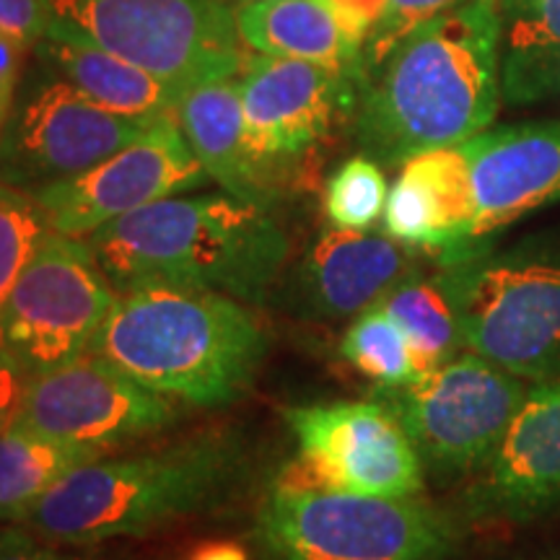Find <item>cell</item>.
<instances>
[{
	"label": "cell",
	"instance_id": "7402d4cb",
	"mask_svg": "<svg viewBox=\"0 0 560 560\" xmlns=\"http://www.w3.org/2000/svg\"><path fill=\"white\" fill-rule=\"evenodd\" d=\"M501 16V94L529 104L560 94V0H495Z\"/></svg>",
	"mask_w": 560,
	"mask_h": 560
},
{
	"label": "cell",
	"instance_id": "6da1fadb",
	"mask_svg": "<svg viewBox=\"0 0 560 560\" xmlns=\"http://www.w3.org/2000/svg\"><path fill=\"white\" fill-rule=\"evenodd\" d=\"M501 102L495 0H467L425 21L361 70L350 125L380 164L462 145L493 122Z\"/></svg>",
	"mask_w": 560,
	"mask_h": 560
},
{
	"label": "cell",
	"instance_id": "d590c367",
	"mask_svg": "<svg viewBox=\"0 0 560 560\" xmlns=\"http://www.w3.org/2000/svg\"><path fill=\"white\" fill-rule=\"evenodd\" d=\"M240 3H255V0H240Z\"/></svg>",
	"mask_w": 560,
	"mask_h": 560
},
{
	"label": "cell",
	"instance_id": "7a4b0ae2",
	"mask_svg": "<svg viewBox=\"0 0 560 560\" xmlns=\"http://www.w3.org/2000/svg\"><path fill=\"white\" fill-rule=\"evenodd\" d=\"M268 348V330L244 301L140 283L117 291L89 353L170 400L223 408L252 387Z\"/></svg>",
	"mask_w": 560,
	"mask_h": 560
},
{
	"label": "cell",
	"instance_id": "e0dca14e",
	"mask_svg": "<svg viewBox=\"0 0 560 560\" xmlns=\"http://www.w3.org/2000/svg\"><path fill=\"white\" fill-rule=\"evenodd\" d=\"M416 276V249L389 234L327 229L293 278V299L314 319H355Z\"/></svg>",
	"mask_w": 560,
	"mask_h": 560
},
{
	"label": "cell",
	"instance_id": "8fae6325",
	"mask_svg": "<svg viewBox=\"0 0 560 560\" xmlns=\"http://www.w3.org/2000/svg\"><path fill=\"white\" fill-rule=\"evenodd\" d=\"M299 457L276 488L408 499L423 488V462L380 400L310 405L285 412Z\"/></svg>",
	"mask_w": 560,
	"mask_h": 560
},
{
	"label": "cell",
	"instance_id": "4fadbf2b",
	"mask_svg": "<svg viewBox=\"0 0 560 560\" xmlns=\"http://www.w3.org/2000/svg\"><path fill=\"white\" fill-rule=\"evenodd\" d=\"M208 182L177 117L166 115L96 166L39 187L34 195L47 210L52 231L83 240L132 210L198 190Z\"/></svg>",
	"mask_w": 560,
	"mask_h": 560
},
{
	"label": "cell",
	"instance_id": "52a82bcc",
	"mask_svg": "<svg viewBox=\"0 0 560 560\" xmlns=\"http://www.w3.org/2000/svg\"><path fill=\"white\" fill-rule=\"evenodd\" d=\"M66 21L156 75L182 96L200 83L240 75L236 11L226 0H45Z\"/></svg>",
	"mask_w": 560,
	"mask_h": 560
},
{
	"label": "cell",
	"instance_id": "f546056e",
	"mask_svg": "<svg viewBox=\"0 0 560 560\" xmlns=\"http://www.w3.org/2000/svg\"><path fill=\"white\" fill-rule=\"evenodd\" d=\"M0 560H83L55 548V542L34 535L24 524L0 527Z\"/></svg>",
	"mask_w": 560,
	"mask_h": 560
},
{
	"label": "cell",
	"instance_id": "4dcf8cb0",
	"mask_svg": "<svg viewBox=\"0 0 560 560\" xmlns=\"http://www.w3.org/2000/svg\"><path fill=\"white\" fill-rule=\"evenodd\" d=\"M325 5L338 19L342 32L363 50V42L382 19L387 0H325Z\"/></svg>",
	"mask_w": 560,
	"mask_h": 560
},
{
	"label": "cell",
	"instance_id": "603a6c76",
	"mask_svg": "<svg viewBox=\"0 0 560 560\" xmlns=\"http://www.w3.org/2000/svg\"><path fill=\"white\" fill-rule=\"evenodd\" d=\"M100 446L62 444L39 433L9 425L0 433V522L24 524L70 470L100 459Z\"/></svg>",
	"mask_w": 560,
	"mask_h": 560
},
{
	"label": "cell",
	"instance_id": "d4e9b609",
	"mask_svg": "<svg viewBox=\"0 0 560 560\" xmlns=\"http://www.w3.org/2000/svg\"><path fill=\"white\" fill-rule=\"evenodd\" d=\"M340 355L380 387H400L418 376L408 338L380 304L350 322Z\"/></svg>",
	"mask_w": 560,
	"mask_h": 560
},
{
	"label": "cell",
	"instance_id": "9a60e30c",
	"mask_svg": "<svg viewBox=\"0 0 560 560\" xmlns=\"http://www.w3.org/2000/svg\"><path fill=\"white\" fill-rule=\"evenodd\" d=\"M470 493L472 514L532 522L560 509V376L527 389Z\"/></svg>",
	"mask_w": 560,
	"mask_h": 560
},
{
	"label": "cell",
	"instance_id": "836d02e7",
	"mask_svg": "<svg viewBox=\"0 0 560 560\" xmlns=\"http://www.w3.org/2000/svg\"><path fill=\"white\" fill-rule=\"evenodd\" d=\"M187 560H252L244 545L234 540H208L192 548Z\"/></svg>",
	"mask_w": 560,
	"mask_h": 560
},
{
	"label": "cell",
	"instance_id": "9c48e42d",
	"mask_svg": "<svg viewBox=\"0 0 560 560\" xmlns=\"http://www.w3.org/2000/svg\"><path fill=\"white\" fill-rule=\"evenodd\" d=\"M117 291L89 244L50 231L0 310V350L32 376L89 353Z\"/></svg>",
	"mask_w": 560,
	"mask_h": 560
},
{
	"label": "cell",
	"instance_id": "7c38bea8",
	"mask_svg": "<svg viewBox=\"0 0 560 560\" xmlns=\"http://www.w3.org/2000/svg\"><path fill=\"white\" fill-rule=\"evenodd\" d=\"M244 136L257 170L278 179L353 117L359 81L317 62L252 55L240 70Z\"/></svg>",
	"mask_w": 560,
	"mask_h": 560
},
{
	"label": "cell",
	"instance_id": "277c9868",
	"mask_svg": "<svg viewBox=\"0 0 560 560\" xmlns=\"http://www.w3.org/2000/svg\"><path fill=\"white\" fill-rule=\"evenodd\" d=\"M242 467L240 444L221 433L91 459L37 503L24 527L55 545L140 537L219 503L240 482Z\"/></svg>",
	"mask_w": 560,
	"mask_h": 560
},
{
	"label": "cell",
	"instance_id": "d6a6232c",
	"mask_svg": "<svg viewBox=\"0 0 560 560\" xmlns=\"http://www.w3.org/2000/svg\"><path fill=\"white\" fill-rule=\"evenodd\" d=\"M30 382V371L21 366L19 361H13L9 353L0 350V433L16 420Z\"/></svg>",
	"mask_w": 560,
	"mask_h": 560
},
{
	"label": "cell",
	"instance_id": "f1b7e54d",
	"mask_svg": "<svg viewBox=\"0 0 560 560\" xmlns=\"http://www.w3.org/2000/svg\"><path fill=\"white\" fill-rule=\"evenodd\" d=\"M52 24L45 0H0V32L34 50Z\"/></svg>",
	"mask_w": 560,
	"mask_h": 560
},
{
	"label": "cell",
	"instance_id": "4316f807",
	"mask_svg": "<svg viewBox=\"0 0 560 560\" xmlns=\"http://www.w3.org/2000/svg\"><path fill=\"white\" fill-rule=\"evenodd\" d=\"M387 195L389 187L380 161L361 153L340 164L327 179L325 213L335 229L366 231L384 215Z\"/></svg>",
	"mask_w": 560,
	"mask_h": 560
},
{
	"label": "cell",
	"instance_id": "3957f363",
	"mask_svg": "<svg viewBox=\"0 0 560 560\" xmlns=\"http://www.w3.org/2000/svg\"><path fill=\"white\" fill-rule=\"evenodd\" d=\"M115 291L172 283L262 304L289 260L270 208L229 192L174 195L83 236Z\"/></svg>",
	"mask_w": 560,
	"mask_h": 560
},
{
	"label": "cell",
	"instance_id": "ffe728a7",
	"mask_svg": "<svg viewBox=\"0 0 560 560\" xmlns=\"http://www.w3.org/2000/svg\"><path fill=\"white\" fill-rule=\"evenodd\" d=\"M174 117L195 159L223 192L262 208L272 206L278 192L257 170L247 149L240 75L185 91L174 107Z\"/></svg>",
	"mask_w": 560,
	"mask_h": 560
},
{
	"label": "cell",
	"instance_id": "ac0fdd59",
	"mask_svg": "<svg viewBox=\"0 0 560 560\" xmlns=\"http://www.w3.org/2000/svg\"><path fill=\"white\" fill-rule=\"evenodd\" d=\"M472 219L470 170L459 145L405 161L384 206V231L392 240L436 252L441 262L480 247L472 242Z\"/></svg>",
	"mask_w": 560,
	"mask_h": 560
},
{
	"label": "cell",
	"instance_id": "cb8c5ba5",
	"mask_svg": "<svg viewBox=\"0 0 560 560\" xmlns=\"http://www.w3.org/2000/svg\"><path fill=\"white\" fill-rule=\"evenodd\" d=\"M382 310L408 338L418 374L441 366L462 348L457 310L441 276H410L382 299Z\"/></svg>",
	"mask_w": 560,
	"mask_h": 560
},
{
	"label": "cell",
	"instance_id": "2e32d148",
	"mask_svg": "<svg viewBox=\"0 0 560 560\" xmlns=\"http://www.w3.org/2000/svg\"><path fill=\"white\" fill-rule=\"evenodd\" d=\"M459 149L470 170L475 244L560 202V120L482 130Z\"/></svg>",
	"mask_w": 560,
	"mask_h": 560
},
{
	"label": "cell",
	"instance_id": "484cf974",
	"mask_svg": "<svg viewBox=\"0 0 560 560\" xmlns=\"http://www.w3.org/2000/svg\"><path fill=\"white\" fill-rule=\"evenodd\" d=\"M50 231L37 195L0 182V310Z\"/></svg>",
	"mask_w": 560,
	"mask_h": 560
},
{
	"label": "cell",
	"instance_id": "8992f818",
	"mask_svg": "<svg viewBox=\"0 0 560 560\" xmlns=\"http://www.w3.org/2000/svg\"><path fill=\"white\" fill-rule=\"evenodd\" d=\"M272 560H450L454 524L408 499L272 488L257 511Z\"/></svg>",
	"mask_w": 560,
	"mask_h": 560
},
{
	"label": "cell",
	"instance_id": "5bb4252c",
	"mask_svg": "<svg viewBox=\"0 0 560 560\" xmlns=\"http://www.w3.org/2000/svg\"><path fill=\"white\" fill-rule=\"evenodd\" d=\"M177 420L170 397L132 380L109 361L83 353L32 376L13 425L62 444L112 450L151 436Z\"/></svg>",
	"mask_w": 560,
	"mask_h": 560
},
{
	"label": "cell",
	"instance_id": "83f0119b",
	"mask_svg": "<svg viewBox=\"0 0 560 560\" xmlns=\"http://www.w3.org/2000/svg\"><path fill=\"white\" fill-rule=\"evenodd\" d=\"M467 0H387L382 19L363 42L361 70L376 66L392 47L410 34L416 26L441 16V13L459 9Z\"/></svg>",
	"mask_w": 560,
	"mask_h": 560
},
{
	"label": "cell",
	"instance_id": "30bf717a",
	"mask_svg": "<svg viewBox=\"0 0 560 560\" xmlns=\"http://www.w3.org/2000/svg\"><path fill=\"white\" fill-rule=\"evenodd\" d=\"M153 122L100 107L37 58L21 75L0 136V182L34 192L75 177L125 149Z\"/></svg>",
	"mask_w": 560,
	"mask_h": 560
},
{
	"label": "cell",
	"instance_id": "1f68e13d",
	"mask_svg": "<svg viewBox=\"0 0 560 560\" xmlns=\"http://www.w3.org/2000/svg\"><path fill=\"white\" fill-rule=\"evenodd\" d=\"M26 52L30 50L24 45L0 32V136H3L5 120L11 115L13 100H16L21 75L26 70Z\"/></svg>",
	"mask_w": 560,
	"mask_h": 560
},
{
	"label": "cell",
	"instance_id": "ba28073f",
	"mask_svg": "<svg viewBox=\"0 0 560 560\" xmlns=\"http://www.w3.org/2000/svg\"><path fill=\"white\" fill-rule=\"evenodd\" d=\"M527 387L520 376L478 353L454 355L400 387H380V400L441 475L480 470L520 410Z\"/></svg>",
	"mask_w": 560,
	"mask_h": 560
},
{
	"label": "cell",
	"instance_id": "44dd1931",
	"mask_svg": "<svg viewBox=\"0 0 560 560\" xmlns=\"http://www.w3.org/2000/svg\"><path fill=\"white\" fill-rule=\"evenodd\" d=\"M236 26L249 50L361 79V47L342 32L325 0H255L236 11Z\"/></svg>",
	"mask_w": 560,
	"mask_h": 560
},
{
	"label": "cell",
	"instance_id": "d6986e66",
	"mask_svg": "<svg viewBox=\"0 0 560 560\" xmlns=\"http://www.w3.org/2000/svg\"><path fill=\"white\" fill-rule=\"evenodd\" d=\"M34 55L58 70L86 100L115 115L136 120H159L174 115L179 94L122 55L107 50L100 42L55 19Z\"/></svg>",
	"mask_w": 560,
	"mask_h": 560
},
{
	"label": "cell",
	"instance_id": "e575fe53",
	"mask_svg": "<svg viewBox=\"0 0 560 560\" xmlns=\"http://www.w3.org/2000/svg\"><path fill=\"white\" fill-rule=\"evenodd\" d=\"M532 560H560V552H548V556H540V558H532Z\"/></svg>",
	"mask_w": 560,
	"mask_h": 560
},
{
	"label": "cell",
	"instance_id": "5b68a950",
	"mask_svg": "<svg viewBox=\"0 0 560 560\" xmlns=\"http://www.w3.org/2000/svg\"><path fill=\"white\" fill-rule=\"evenodd\" d=\"M462 346L520 380L560 376V240L486 244L441 262Z\"/></svg>",
	"mask_w": 560,
	"mask_h": 560
}]
</instances>
